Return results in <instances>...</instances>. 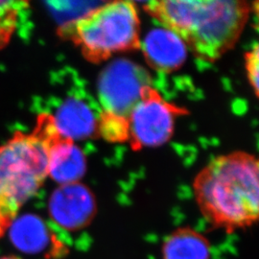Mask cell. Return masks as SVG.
I'll return each instance as SVG.
<instances>
[{
    "mask_svg": "<svg viewBox=\"0 0 259 259\" xmlns=\"http://www.w3.org/2000/svg\"><path fill=\"white\" fill-rule=\"evenodd\" d=\"M144 8L199 59L215 62L235 46L252 7L240 0H160Z\"/></svg>",
    "mask_w": 259,
    "mask_h": 259,
    "instance_id": "6da1fadb",
    "label": "cell"
},
{
    "mask_svg": "<svg viewBox=\"0 0 259 259\" xmlns=\"http://www.w3.org/2000/svg\"><path fill=\"white\" fill-rule=\"evenodd\" d=\"M186 113L149 85L128 116L131 147L139 151L163 145L174 134L177 118Z\"/></svg>",
    "mask_w": 259,
    "mask_h": 259,
    "instance_id": "5b68a950",
    "label": "cell"
},
{
    "mask_svg": "<svg viewBox=\"0 0 259 259\" xmlns=\"http://www.w3.org/2000/svg\"><path fill=\"white\" fill-rule=\"evenodd\" d=\"M149 85V75L139 65L126 60L112 63L99 81V97L104 111L128 118Z\"/></svg>",
    "mask_w": 259,
    "mask_h": 259,
    "instance_id": "8992f818",
    "label": "cell"
},
{
    "mask_svg": "<svg viewBox=\"0 0 259 259\" xmlns=\"http://www.w3.org/2000/svg\"><path fill=\"white\" fill-rule=\"evenodd\" d=\"M0 259H21L19 256H16V255H6V256H2L0 257Z\"/></svg>",
    "mask_w": 259,
    "mask_h": 259,
    "instance_id": "2e32d148",
    "label": "cell"
},
{
    "mask_svg": "<svg viewBox=\"0 0 259 259\" xmlns=\"http://www.w3.org/2000/svg\"><path fill=\"white\" fill-rule=\"evenodd\" d=\"M258 160L246 152L213 158L195 178L196 200L206 218L229 228L258 217Z\"/></svg>",
    "mask_w": 259,
    "mask_h": 259,
    "instance_id": "7a4b0ae2",
    "label": "cell"
},
{
    "mask_svg": "<svg viewBox=\"0 0 259 259\" xmlns=\"http://www.w3.org/2000/svg\"><path fill=\"white\" fill-rule=\"evenodd\" d=\"M96 133L110 142L129 141V121L125 116L103 111L98 115Z\"/></svg>",
    "mask_w": 259,
    "mask_h": 259,
    "instance_id": "4fadbf2b",
    "label": "cell"
},
{
    "mask_svg": "<svg viewBox=\"0 0 259 259\" xmlns=\"http://www.w3.org/2000/svg\"><path fill=\"white\" fill-rule=\"evenodd\" d=\"M69 34L92 63L140 46L139 10L132 1H112L89 11L69 26Z\"/></svg>",
    "mask_w": 259,
    "mask_h": 259,
    "instance_id": "277c9868",
    "label": "cell"
},
{
    "mask_svg": "<svg viewBox=\"0 0 259 259\" xmlns=\"http://www.w3.org/2000/svg\"><path fill=\"white\" fill-rule=\"evenodd\" d=\"M51 118L58 135L72 141L88 139L97 130L98 117L85 103L78 99L65 101Z\"/></svg>",
    "mask_w": 259,
    "mask_h": 259,
    "instance_id": "8fae6325",
    "label": "cell"
},
{
    "mask_svg": "<svg viewBox=\"0 0 259 259\" xmlns=\"http://www.w3.org/2000/svg\"><path fill=\"white\" fill-rule=\"evenodd\" d=\"M12 245L30 255L45 253L52 246L54 234L41 217L33 213L15 216L6 227Z\"/></svg>",
    "mask_w": 259,
    "mask_h": 259,
    "instance_id": "9c48e42d",
    "label": "cell"
},
{
    "mask_svg": "<svg viewBox=\"0 0 259 259\" xmlns=\"http://www.w3.org/2000/svg\"><path fill=\"white\" fill-rule=\"evenodd\" d=\"M210 256L208 242L191 230L174 232L163 245V259H210Z\"/></svg>",
    "mask_w": 259,
    "mask_h": 259,
    "instance_id": "7c38bea8",
    "label": "cell"
},
{
    "mask_svg": "<svg viewBox=\"0 0 259 259\" xmlns=\"http://www.w3.org/2000/svg\"><path fill=\"white\" fill-rule=\"evenodd\" d=\"M22 4L14 1H0V44L9 37L13 31L18 11Z\"/></svg>",
    "mask_w": 259,
    "mask_h": 259,
    "instance_id": "5bb4252c",
    "label": "cell"
},
{
    "mask_svg": "<svg viewBox=\"0 0 259 259\" xmlns=\"http://www.w3.org/2000/svg\"><path fill=\"white\" fill-rule=\"evenodd\" d=\"M48 211L52 222L65 232L83 229L96 211V203L89 187L80 183L60 185L51 195Z\"/></svg>",
    "mask_w": 259,
    "mask_h": 259,
    "instance_id": "52a82bcc",
    "label": "cell"
},
{
    "mask_svg": "<svg viewBox=\"0 0 259 259\" xmlns=\"http://www.w3.org/2000/svg\"><path fill=\"white\" fill-rule=\"evenodd\" d=\"M87 170L83 150L69 139L58 138L49 148L48 176L60 185L79 183Z\"/></svg>",
    "mask_w": 259,
    "mask_h": 259,
    "instance_id": "30bf717a",
    "label": "cell"
},
{
    "mask_svg": "<svg viewBox=\"0 0 259 259\" xmlns=\"http://www.w3.org/2000/svg\"><path fill=\"white\" fill-rule=\"evenodd\" d=\"M58 138L51 115H45L34 133L0 147V232L48 177L49 148Z\"/></svg>",
    "mask_w": 259,
    "mask_h": 259,
    "instance_id": "3957f363",
    "label": "cell"
},
{
    "mask_svg": "<svg viewBox=\"0 0 259 259\" xmlns=\"http://www.w3.org/2000/svg\"><path fill=\"white\" fill-rule=\"evenodd\" d=\"M245 67L253 93L258 97L259 52L258 45L255 44L245 55Z\"/></svg>",
    "mask_w": 259,
    "mask_h": 259,
    "instance_id": "9a60e30c",
    "label": "cell"
},
{
    "mask_svg": "<svg viewBox=\"0 0 259 259\" xmlns=\"http://www.w3.org/2000/svg\"><path fill=\"white\" fill-rule=\"evenodd\" d=\"M139 47L149 65L162 72L179 69L187 55V47L183 39L164 27L151 30Z\"/></svg>",
    "mask_w": 259,
    "mask_h": 259,
    "instance_id": "ba28073f",
    "label": "cell"
}]
</instances>
